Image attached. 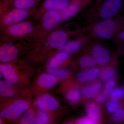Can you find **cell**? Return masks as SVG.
Instances as JSON below:
<instances>
[{"label":"cell","instance_id":"obj_1","mask_svg":"<svg viewBox=\"0 0 124 124\" xmlns=\"http://www.w3.org/2000/svg\"><path fill=\"white\" fill-rule=\"evenodd\" d=\"M47 34L42 30L39 24L27 20L0 29V39L9 41L44 40Z\"/></svg>","mask_w":124,"mask_h":124},{"label":"cell","instance_id":"obj_2","mask_svg":"<svg viewBox=\"0 0 124 124\" xmlns=\"http://www.w3.org/2000/svg\"><path fill=\"white\" fill-rule=\"evenodd\" d=\"M36 10H29L11 7L2 16L0 21V30L9 26L28 20Z\"/></svg>","mask_w":124,"mask_h":124},{"label":"cell","instance_id":"obj_3","mask_svg":"<svg viewBox=\"0 0 124 124\" xmlns=\"http://www.w3.org/2000/svg\"><path fill=\"white\" fill-rule=\"evenodd\" d=\"M29 107L27 102L17 100L10 103L0 110V117L8 120L15 119L20 116Z\"/></svg>","mask_w":124,"mask_h":124},{"label":"cell","instance_id":"obj_4","mask_svg":"<svg viewBox=\"0 0 124 124\" xmlns=\"http://www.w3.org/2000/svg\"><path fill=\"white\" fill-rule=\"evenodd\" d=\"M19 50L17 46L11 41L0 39V62L10 63L17 57Z\"/></svg>","mask_w":124,"mask_h":124},{"label":"cell","instance_id":"obj_5","mask_svg":"<svg viewBox=\"0 0 124 124\" xmlns=\"http://www.w3.org/2000/svg\"><path fill=\"white\" fill-rule=\"evenodd\" d=\"M41 15L39 25L42 30L46 33L54 29L62 20L61 14L57 11L48 10Z\"/></svg>","mask_w":124,"mask_h":124},{"label":"cell","instance_id":"obj_6","mask_svg":"<svg viewBox=\"0 0 124 124\" xmlns=\"http://www.w3.org/2000/svg\"><path fill=\"white\" fill-rule=\"evenodd\" d=\"M67 33L62 30H58L48 34L44 40L46 45L54 49H60L67 43Z\"/></svg>","mask_w":124,"mask_h":124},{"label":"cell","instance_id":"obj_7","mask_svg":"<svg viewBox=\"0 0 124 124\" xmlns=\"http://www.w3.org/2000/svg\"><path fill=\"white\" fill-rule=\"evenodd\" d=\"M115 26V23L113 20H104L95 26L94 31L96 34L101 38L109 39L113 35Z\"/></svg>","mask_w":124,"mask_h":124},{"label":"cell","instance_id":"obj_8","mask_svg":"<svg viewBox=\"0 0 124 124\" xmlns=\"http://www.w3.org/2000/svg\"><path fill=\"white\" fill-rule=\"evenodd\" d=\"M35 104L38 108L45 111L55 110L59 106L58 100L49 94L41 96L37 100Z\"/></svg>","mask_w":124,"mask_h":124},{"label":"cell","instance_id":"obj_9","mask_svg":"<svg viewBox=\"0 0 124 124\" xmlns=\"http://www.w3.org/2000/svg\"><path fill=\"white\" fill-rule=\"evenodd\" d=\"M122 0H108L103 6L100 15L103 18H109L116 13L121 7Z\"/></svg>","mask_w":124,"mask_h":124},{"label":"cell","instance_id":"obj_10","mask_svg":"<svg viewBox=\"0 0 124 124\" xmlns=\"http://www.w3.org/2000/svg\"><path fill=\"white\" fill-rule=\"evenodd\" d=\"M68 5V0H42L40 7V14L48 10L62 11Z\"/></svg>","mask_w":124,"mask_h":124},{"label":"cell","instance_id":"obj_11","mask_svg":"<svg viewBox=\"0 0 124 124\" xmlns=\"http://www.w3.org/2000/svg\"><path fill=\"white\" fill-rule=\"evenodd\" d=\"M92 53L95 62L100 65H105L110 60V55L108 50L100 45L94 46Z\"/></svg>","mask_w":124,"mask_h":124},{"label":"cell","instance_id":"obj_12","mask_svg":"<svg viewBox=\"0 0 124 124\" xmlns=\"http://www.w3.org/2000/svg\"><path fill=\"white\" fill-rule=\"evenodd\" d=\"M0 69L5 79L13 84L18 81V77L14 67L9 63H0Z\"/></svg>","mask_w":124,"mask_h":124},{"label":"cell","instance_id":"obj_13","mask_svg":"<svg viewBox=\"0 0 124 124\" xmlns=\"http://www.w3.org/2000/svg\"><path fill=\"white\" fill-rule=\"evenodd\" d=\"M41 0H14L12 7L18 8L36 10Z\"/></svg>","mask_w":124,"mask_h":124},{"label":"cell","instance_id":"obj_14","mask_svg":"<svg viewBox=\"0 0 124 124\" xmlns=\"http://www.w3.org/2000/svg\"><path fill=\"white\" fill-rule=\"evenodd\" d=\"M102 87L101 84L100 82H93L82 88V94L88 99L93 98L98 95Z\"/></svg>","mask_w":124,"mask_h":124},{"label":"cell","instance_id":"obj_15","mask_svg":"<svg viewBox=\"0 0 124 124\" xmlns=\"http://www.w3.org/2000/svg\"><path fill=\"white\" fill-rule=\"evenodd\" d=\"M100 69L93 68L81 72L77 75V79L81 82H89L95 79L100 72Z\"/></svg>","mask_w":124,"mask_h":124},{"label":"cell","instance_id":"obj_16","mask_svg":"<svg viewBox=\"0 0 124 124\" xmlns=\"http://www.w3.org/2000/svg\"><path fill=\"white\" fill-rule=\"evenodd\" d=\"M86 111L88 117L98 122L101 116V110L99 106L94 102H89L86 104Z\"/></svg>","mask_w":124,"mask_h":124},{"label":"cell","instance_id":"obj_17","mask_svg":"<svg viewBox=\"0 0 124 124\" xmlns=\"http://www.w3.org/2000/svg\"><path fill=\"white\" fill-rule=\"evenodd\" d=\"M57 79L55 76L51 74H43L38 80V84L43 88H49L55 85L57 82Z\"/></svg>","mask_w":124,"mask_h":124},{"label":"cell","instance_id":"obj_18","mask_svg":"<svg viewBox=\"0 0 124 124\" xmlns=\"http://www.w3.org/2000/svg\"><path fill=\"white\" fill-rule=\"evenodd\" d=\"M69 57L68 54L60 52L51 58L49 63V67L57 68L67 60Z\"/></svg>","mask_w":124,"mask_h":124},{"label":"cell","instance_id":"obj_19","mask_svg":"<svg viewBox=\"0 0 124 124\" xmlns=\"http://www.w3.org/2000/svg\"><path fill=\"white\" fill-rule=\"evenodd\" d=\"M81 46V42L80 41H71L66 43L64 46L59 49L60 52H64L69 54L75 53L78 51Z\"/></svg>","mask_w":124,"mask_h":124},{"label":"cell","instance_id":"obj_20","mask_svg":"<svg viewBox=\"0 0 124 124\" xmlns=\"http://www.w3.org/2000/svg\"><path fill=\"white\" fill-rule=\"evenodd\" d=\"M116 72L115 69L110 67L104 68L100 71L99 77L103 81H108L113 79L115 77Z\"/></svg>","mask_w":124,"mask_h":124},{"label":"cell","instance_id":"obj_21","mask_svg":"<svg viewBox=\"0 0 124 124\" xmlns=\"http://www.w3.org/2000/svg\"><path fill=\"white\" fill-rule=\"evenodd\" d=\"M78 6L75 4L68 5L66 8L62 10L61 16L62 20H67L69 19L77 12Z\"/></svg>","mask_w":124,"mask_h":124},{"label":"cell","instance_id":"obj_22","mask_svg":"<svg viewBox=\"0 0 124 124\" xmlns=\"http://www.w3.org/2000/svg\"><path fill=\"white\" fill-rule=\"evenodd\" d=\"M81 97L80 92L77 88L71 90L68 92L66 95L67 100L72 104H76L79 101Z\"/></svg>","mask_w":124,"mask_h":124},{"label":"cell","instance_id":"obj_23","mask_svg":"<svg viewBox=\"0 0 124 124\" xmlns=\"http://www.w3.org/2000/svg\"><path fill=\"white\" fill-rule=\"evenodd\" d=\"M96 63L93 58L90 56H85L81 59L80 65L82 68H89L95 66Z\"/></svg>","mask_w":124,"mask_h":124},{"label":"cell","instance_id":"obj_24","mask_svg":"<svg viewBox=\"0 0 124 124\" xmlns=\"http://www.w3.org/2000/svg\"><path fill=\"white\" fill-rule=\"evenodd\" d=\"M47 71L55 77L59 78L66 77L69 75V72L65 69H58L57 68H51L49 67L47 69Z\"/></svg>","mask_w":124,"mask_h":124},{"label":"cell","instance_id":"obj_25","mask_svg":"<svg viewBox=\"0 0 124 124\" xmlns=\"http://www.w3.org/2000/svg\"><path fill=\"white\" fill-rule=\"evenodd\" d=\"M124 95V90L120 87L115 89L110 93V97L112 101H117L122 99Z\"/></svg>","mask_w":124,"mask_h":124},{"label":"cell","instance_id":"obj_26","mask_svg":"<svg viewBox=\"0 0 124 124\" xmlns=\"http://www.w3.org/2000/svg\"><path fill=\"white\" fill-rule=\"evenodd\" d=\"M14 0H0V21L5 12L11 8Z\"/></svg>","mask_w":124,"mask_h":124},{"label":"cell","instance_id":"obj_27","mask_svg":"<svg viewBox=\"0 0 124 124\" xmlns=\"http://www.w3.org/2000/svg\"><path fill=\"white\" fill-rule=\"evenodd\" d=\"M121 105L117 101H111L107 102L106 108L108 111L110 113H115L120 109Z\"/></svg>","mask_w":124,"mask_h":124},{"label":"cell","instance_id":"obj_28","mask_svg":"<svg viewBox=\"0 0 124 124\" xmlns=\"http://www.w3.org/2000/svg\"><path fill=\"white\" fill-rule=\"evenodd\" d=\"M112 122L119 123L124 121V109L119 110L114 113L111 119Z\"/></svg>","mask_w":124,"mask_h":124},{"label":"cell","instance_id":"obj_29","mask_svg":"<svg viewBox=\"0 0 124 124\" xmlns=\"http://www.w3.org/2000/svg\"><path fill=\"white\" fill-rule=\"evenodd\" d=\"M116 81L113 79L107 81L104 87V91L103 93L107 96L113 90L116 86Z\"/></svg>","mask_w":124,"mask_h":124},{"label":"cell","instance_id":"obj_30","mask_svg":"<svg viewBox=\"0 0 124 124\" xmlns=\"http://www.w3.org/2000/svg\"><path fill=\"white\" fill-rule=\"evenodd\" d=\"M98 122H95L89 117H84L77 120L76 123L79 124H97Z\"/></svg>","mask_w":124,"mask_h":124},{"label":"cell","instance_id":"obj_31","mask_svg":"<svg viewBox=\"0 0 124 124\" xmlns=\"http://www.w3.org/2000/svg\"><path fill=\"white\" fill-rule=\"evenodd\" d=\"M38 119L40 120L44 124L48 123L49 120L48 116L44 112H39L38 114Z\"/></svg>","mask_w":124,"mask_h":124},{"label":"cell","instance_id":"obj_32","mask_svg":"<svg viewBox=\"0 0 124 124\" xmlns=\"http://www.w3.org/2000/svg\"><path fill=\"white\" fill-rule=\"evenodd\" d=\"M34 118V112L32 110H29L27 111L24 114V116L22 119L24 120H29Z\"/></svg>","mask_w":124,"mask_h":124},{"label":"cell","instance_id":"obj_33","mask_svg":"<svg viewBox=\"0 0 124 124\" xmlns=\"http://www.w3.org/2000/svg\"><path fill=\"white\" fill-rule=\"evenodd\" d=\"M107 96L103 93L97 95L96 98V101L99 103H103L105 101Z\"/></svg>","mask_w":124,"mask_h":124},{"label":"cell","instance_id":"obj_34","mask_svg":"<svg viewBox=\"0 0 124 124\" xmlns=\"http://www.w3.org/2000/svg\"><path fill=\"white\" fill-rule=\"evenodd\" d=\"M119 37L121 39H122V40H124V31L122 32L121 33H120Z\"/></svg>","mask_w":124,"mask_h":124},{"label":"cell","instance_id":"obj_35","mask_svg":"<svg viewBox=\"0 0 124 124\" xmlns=\"http://www.w3.org/2000/svg\"><path fill=\"white\" fill-rule=\"evenodd\" d=\"M2 72H1V70L0 69V81L1 80V77H2Z\"/></svg>","mask_w":124,"mask_h":124},{"label":"cell","instance_id":"obj_36","mask_svg":"<svg viewBox=\"0 0 124 124\" xmlns=\"http://www.w3.org/2000/svg\"><path fill=\"white\" fill-rule=\"evenodd\" d=\"M3 122V121H2V119L1 117H0V124H2Z\"/></svg>","mask_w":124,"mask_h":124},{"label":"cell","instance_id":"obj_37","mask_svg":"<svg viewBox=\"0 0 124 124\" xmlns=\"http://www.w3.org/2000/svg\"></svg>","mask_w":124,"mask_h":124}]
</instances>
